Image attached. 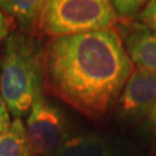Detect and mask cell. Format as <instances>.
Listing matches in <instances>:
<instances>
[{
	"label": "cell",
	"mask_w": 156,
	"mask_h": 156,
	"mask_svg": "<svg viewBox=\"0 0 156 156\" xmlns=\"http://www.w3.org/2000/svg\"><path fill=\"white\" fill-rule=\"evenodd\" d=\"M133 68L116 29L53 37L45 48L44 87L98 120L118 101Z\"/></svg>",
	"instance_id": "obj_1"
},
{
	"label": "cell",
	"mask_w": 156,
	"mask_h": 156,
	"mask_svg": "<svg viewBox=\"0 0 156 156\" xmlns=\"http://www.w3.org/2000/svg\"><path fill=\"white\" fill-rule=\"evenodd\" d=\"M45 48L31 35L13 33L5 39L0 60V87L7 110L14 118L30 111L44 87Z\"/></svg>",
	"instance_id": "obj_2"
},
{
	"label": "cell",
	"mask_w": 156,
	"mask_h": 156,
	"mask_svg": "<svg viewBox=\"0 0 156 156\" xmlns=\"http://www.w3.org/2000/svg\"><path fill=\"white\" fill-rule=\"evenodd\" d=\"M117 16L110 0H45L38 23L53 38L112 28Z\"/></svg>",
	"instance_id": "obj_3"
},
{
	"label": "cell",
	"mask_w": 156,
	"mask_h": 156,
	"mask_svg": "<svg viewBox=\"0 0 156 156\" xmlns=\"http://www.w3.org/2000/svg\"><path fill=\"white\" fill-rule=\"evenodd\" d=\"M26 131L31 156L56 154L68 138L62 115L45 100L43 93L31 104Z\"/></svg>",
	"instance_id": "obj_4"
},
{
	"label": "cell",
	"mask_w": 156,
	"mask_h": 156,
	"mask_svg": "<svg viewBox=\"0 0 156 156\" xmlns=\"http://www.w3.org/2000/svg\"><path fill=\"white\" fill-rule=\"evenodd\" d=\"M156 101V73L135 66L118 98L120 116L134 117L151 111Z\"/></svg>",
	"instance_id": "obj_5"
},
{
	"label": "cell",
	"mask_w": 156,
	"mask_h": 156,
	"mask_svg": "<svg viewBox=\"0 0 156 156\" xmlns=\"http://www.w3.org/2000/svg\"><path fill=\"white\" fill-rule=\"evenodd\" d=\"M123 24V23H122ZM125 50L135 66L156 73V33L141 23L120 26Z\"/></svg>",
	"instance_id": "obj_6"
},
{
	"label": "cell",
	"mask_w": 156,
	"mask_h": 156,
	"mask_svg": "<svg viewBox=\"0 0 156 156\" xmlns=\"http://www.w3.org/2000/svg\"><path fill=\"white\" fill-rule=\"evenodd\" d=\"M56 156H111V149L105 139L95 134L67 138Z\"/></svg>",
	"instance_id": "obj_7"
},
{
	"label": "cell",
	"mask_w": 156,
	"mask_h": 156,
	"mask_svg": "<svg viewBox=\"0 0 156 156\" xmlns=\"http://www.w3.org/2000/svg\"><path fill=\"white\" fill-rule=\"evenodd\" d=\"M0 156H31L21 118H14L8 128L0 132Z\"/></svg>",
	"instance_id": "obj_8"
},
{
	"label": "cell",
	"mask_w": 156,
	"mask_h": 156,
	"mask_svg": "<svg viewBox=\"0 0 156 156\" xmlns=\"http://www.w3.org/2000/svg\"><path fill=\"white\" fill-rule=\"evenodd\" d=\"M45 0H0V9L15 19L23 28L30 29L39 22Z\"/></svg>",
	"instance_id": "obj_9"
},
{
	"label": "cell",
	"mask_w": 156,
	"mask_h": 156,
	"mask_svg": "<svg viewBox=\"0 0 156 156\" xmlns=\"http://www.w3.org/2000/svg\"><path fill=\"white\" fill-rule=\"evenodd\" d=\"M117 15L124 19L136 17L149 0H110Z\"/></svg>",
	"instance_id": "obj_10"
},
{
	"label": "cell",
	"mask_w": 156,
	"mask_h": 156,
	"mask_svg": "<svg viewBox=\"0 0 156 156\" xmlns=\"http://www.w3.org/2000/svg\"><path fill=\"white\" fill-rule=\"evenodd\" d=\"M139 23L156 33V0H149L136 15Z\"/></svg>",
	"instance_id": "obj_11"
},
{
	"label": "cell",
	"mask_w": 156,
	"mask_h": 156,
	"mask_svg": "<svg viewBox=\"0 0 156 156\" xmlns=\"http://www.w3.org/2000/svg\"><path fill=\"white\" fill-rule=\"evenodd\" d=\"M9 125H11V115L7 110V106L1 94V87H0V132L7 129Z\"/></svg>",
	"instance_id": "obj_12"
},
{
	"label": "cell",
	"mask_w": 156,
	"mask_h": 156,
	"mask_svg": "<svg viewBox=\"0 0 156 156\" xmlns=\"http://www.w3.org/2000/svg\"><path fill=\"white\" fill-rule=\"evenodd\" d=\"M9 36V22L4 12L0 9V41H4Z\"/></svg>",
	"instance_id": "obj_13"
},
{
	"label": "cell",
	"mask_w": 156,
	"mask_h": 156,
	"mask_svg": "<svg viewBox=\"0 0 156 156\" xmlns=\"http://www.w3.org/2000/svg\"><path fill=\"white\" fill-rule=\"evenodd\" d=\"M149 118H151L153 125L156 127V101L155 103H154V105L151 106V111H149Z\"/></svg>",
	"instance_id": "obj_14"
}]
</instances>
